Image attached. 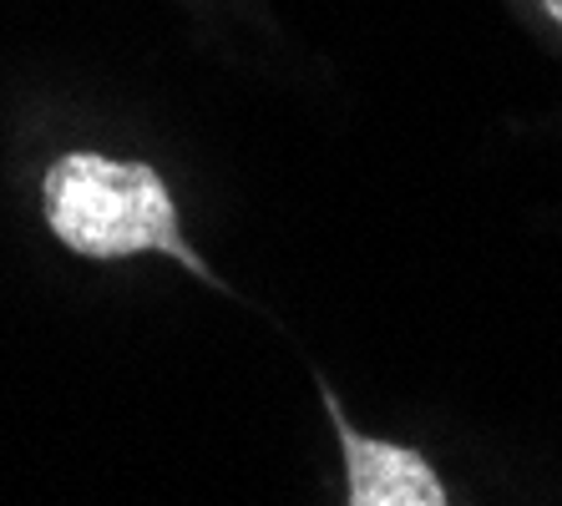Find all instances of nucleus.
I'll return each instance as SVG.
<instances>
[{
  "mask_svg": "<svg viewBox=\"0 0 562 506\" xmlns=\"http://www.w3.org/2000/svg\"><path fill=\"white\" fill-rule=\"evenodd\" d=\"M41 213L56 244L81 259H127L168 254L203 273L198 254L183 244L168 182L147 162H122L106 153H66L41 178Z\"/></svg>",
  "mask_w": 562,
  "mask_h": 506,
  "instance_id": "1",
  "label": "nucleus"
},
{
  "mask_svg": "<svg viewBox=\"0 0 562 506\" xmlns=\"http://www.w3.org/2000/svg\"><path fill=\"white\" fill-rule=\"evenodd\" d=\"M335 430L345 446V476H350V506H446V486L426 456H416L411 446L375 441L360 436L350 420L340 416L335 395H325Z\"/></svg>",
  "mask_w": 562,
  "mask_h": 506,
  "instance_id": "2",
  "label": "nucleus"
},
{
  "mask_svg": "<svg viewBox=\"0 0 562 506\" xmlns=\"http://www.w3.org/2000/svg\"><path fill=\"white\" fill-rule=\"evenodd\" d=\"M542 5H548V15H552V21H558V26H562V0H542Z\"/></svg>",
  "mask_w": 562,
  "mask_h": 506,
  "instance_id": "3",
  "label": "nucleus"
}]
</instances>
